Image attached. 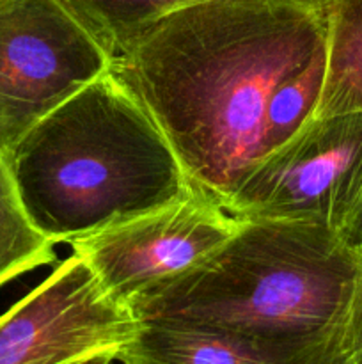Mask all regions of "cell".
<instances>
[{
    "label": "cell",
    "mask_w": 362,
    "mask_h": 364,
    "mask_svg": "<svg viewBox=\"0 0 362 364\" xmlns=\"http://www.w3.org/2000/svg\"><path fill=\"white\" fill-rule=\"evenodd\" d=\"M329 0H199L146 28L110 71L192 185L227 208L266 156L273 92L327 48Z\"/></svg>",
    "instance_id": "cell-1"
},
{
    "label": "cell",
    "mask_w": 362,
    "mask_h": 364,
    "mask_svg": "<svg viewBox=\"0 0 362 364\" xmlns=\"http://www.w3.org/2000/svg\"><path fill=\"white\" fill-rule=\"evenodd\" d=\"M6 160L32 224L53 244L176 203L195 187L112 71L39 121Z\"/></svg>",
    "instance_id": "cell-2"
},
{
    "label": "cell",
    "mask_w": 362,
    "mask_h": 364,
    "mask_svg": "<svg viewBox=\"0 0 362 364\" xmlns=\"http://www.w3.org/2000/svg\"><path fill=\"white\" fill-rule=\"evenodd\" d=\"M357 252L305 223L241 220L215 252L130 304L170 322L290 343H341Z\"/></svg>",
    "instance_id": "cell-3"
},
{
    "label": "cell",
    "mask_w": 362,
    "mask_h": 364,
    "mask_svg": "<svg viewBox=\"0 0 362 364\" xmlns=\"http://www.w3.org/2000/svg\"><path fill=\"white\" fill-rule=\"evenodd\" d=\"M110 66L59 0H0V155Z\"/></svg>",
    "instance_id": "cell-4"
},
{
    "label": "cell",
    "mask_w": 362,
    "mask_h": 364,
    "mask_svg": "<svg viewBox=\"0 0 362 364\" xmlns=\"http://www.w3.org/2000/svg\"><path fill=\"white\" fill-rule=\"evenodd\" d=\"M362 192V112L312 117L234 191L238 220L305 223L339 233Z\"/></svg>",
    "instance_id": "cell-5"
},
{
    "label": "cell",
    "mask_w": 362,
    "mask_h": 364,
    "mask_svg": "<svg viewBox=\"0 0 362 364\" xmlns=\"http://www.w3.org/2000/svg\"><path fill=\"white\" fill-rule=\"evenodd\" d=\"M240 226L241 220L194 187L176 203L70 245L110 297L130 308L142 294L208 258Z\"/></svg>",
    "instance_id": "cell-6"
},
{
    "label": "cell",
    "mask_w": 362,
    "mask_h": 364,
    "mask_svg": "<svg viewBox=\"0 0 362 364\" xmlns=\"http://www.w3.org/2000/svg\"><path fill=\"white\" fill-rule=\"evenodd\" d=\"M138 322L73 255L0 316V364H77L117 355Z\"/></svg>",
    "instance_id": "cell-7"
},
{
    "label": "cell",
    "mask_w": 362,
    "mask_h": 364,
    "mask_svg": "<svg viewBox=\"0 0 362 364\" xmlns=\"http://www.w3.org/2000/svg\"><path fill=\"white\" fill-rule=\"evenodd\" d=\"M123 364H351L341 343H290L170 322H141Z\"/></svg>",
    "instance_id": "cell-8"
},
{
    "label": "cell",
    "mask_w": 362,
    "mask_h": 364,
    "mask_svg": "<svg viewBox=\"0 0 362 364\" xmlns=\"http://www.w3.org/2000/svg\"><path fill=\"white\" fill-rule=\"evenodd\" d=\"M362 112V0H329L325 78L314 117Z\"/></svg>",
    "instance_id": "cell-9"
},
{
    "label": "cell",
    "mask_w": 362,
    "mask_h": 364,
    "mask_svg": "<svg viewBox=\"0 0 362 364\" xmlns=\"http://www.w3.org/2000/svg\"><path fill=\"white\" fill-rule=\"evenodd\" d=\"M114 60L167 14L199 0H59Z\"/></svg>",
    "instance_id": "cell-10"
},
{
    "label": "cell",
    "mask_w": 362,
    "mask_h": 364,
    "mask_svg": "<svg viewBox=\"0 0 362 364\" xmlns=\"http://www.w3.org/2000/svg\"><path fill=\"white\" fill-rule=\"evenodd\" d=\"M55 244L32 224L7 160L0 155V288L57 262Z\"/></svg>",
    "instance_id": "cell-11"
},
{
    "label": "cell",
    "mask_w": 362,
    "mask_h": 364,
    "mask_svg": "<svg viewBox=\"0 0 362 364\" xmlns=\"http://www.w3.org/2000/svg\"><path fill=\"white\" fill-rule=\"evenodd\" d=\"M327 50V48H325ZM325 78V53L287 78L270 98L265 116L266 155L290 141L318 110Z\"/></svg>",
    "instance_id": "cell-12"
},
{
    "label": "cell",
    "mask_w": 362,
    "mask_h": 364,
    "mask_svg": "<svg viewBox=\"0 0 362 364\" xmlns=\"http://www.w3.org/2000/svg\"><path fill=\"white\" fill-rule=\"evenodd\" d=\"M357 274L348 304L343 331V348L351 364H362V247L357 249Z\"/></svg>",
    "instance_id": "cell-13"
},
{
    "label": "cell",
    "mask_w": 362,
    "mask_h": 364,
    "mask_svg": "<svg viewBox=\"0 0 362 364\" xmlns=\"http://www.w3.org/2000/svg\"><path fill=\"white\" fill-rule=\"evenodd\" d=\"M339 237L353 251L362 247V192L358 196L357 203H355L353 210H351L350 217L344 223V226L341 228Z\"/></svg>",
    "instance_id": "cell-14"
},
{
    "label": "cell",
    "mask_w": 362,
    "mask_h": 364,
    "mask_svg": "<svg viewBox=\"0 0 362 364\" xmlns=\"http://www.w3.org/2000/svg\"><path fill=\"white\" fill-rule=\"evenodd\" d=\"M77 364H123L116 355H98V358L87 359V361H82Z\"/></svg>",
    "instance_id": "cell-15"
}]
</instances>
